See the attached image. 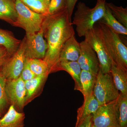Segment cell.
<instances>
[{"mask_svg":"<svg viewBox=\"0 0 127 127\" xmlns=\"http://www.w3.org/2000/svg\"><path fill=\"white\" fill-rule=\"evenodd\" d=\"M92 116L87 117L77 127H92Z\"/></svg>","mask_w":127,"mask_h":127,"instance_id":"31","label":"cell"},{"mask_svg":"<svg viewBox=\"0 0 127 127\" xmlns=\"http://www.w3.org/2000/svg\"><path fill=\"white\" fill-rule=\"evenodd\" d=\"M100 104L93 94L84 98L83 104L77 110V121L75 127H77L87 117L95 113Z\"/></svg>","mask_w":127,"mask_h":127,"instance_id":"12","label":"cell"},{"mask_svg":"<svg viewBox=\"0 0 127 127\" xmlns=\"http://www.w3.org/2000/svg\"></svg>","mask_w":127,"mask_h":127,"instance_id":"35","label":"cell"},{"mask_svg":"<svg viewBox=\"0 0 127 127\" xmlns=\"http://www.w3.org/2000/svg\"><path fill=\"white\" fill-rule=\"evenodd\" d=\"M67 9L66 0H50L48 8L47 15L53 14Z\"/></svg>","mask_w":127,"mask_h":127,"instance_id":"26","label":"cell"},{"mask_svg":"<svg viewBox=\"0 0 127 127\" xmlns=\"http://www.w3.org/2000/svg\"><path fill=\"white\" fill-rule=\"evenodd\" d=\"M105 4L110 10L113 16L119 23L127 28V8L118 6L112 3Z\"/></svg>","mask_w":127,"mask_h":127,"instance_id":"25","label":"cell"},{"mask_svg":"<svg viewBox=\"0 0 127 127\" xmlns=\"http://www.w3.org/2000/svg\"><path fill=\"white\" fill-rule=\"evenodd\" d=\"M96 77V76L92 73L82 70L80 75V82L81 93L84 96V98L93 94Z\"/></svg>","mask_w":127,"mask_h":127,"instance_id":"20","label":"cell"},{"mask_svg":"<svg viewBox=\"0 0 127 127\" xmlns=\"http://www.w3.org/2000/svg\"><path fill=\"white\" fill-rule=\"evenodd\" d=\"M92 127H93V126H92Z\"/></svg>","mask_w":127,"mask_h":127,"instance_id":"34","label":"cell"},{"mask_svg":"<svg viewBox=\"0 0 127 127\" xmlns=\"http://www.w3.org/2000/svg\"><path fill=\"white\" fill-rule=\"evenodd\" d=\"M17 17L15 0H0V19L13 26Z\"/></svg>","mask_w":127,"mask_h":127,"instance_id":"16","label":"cell"},{"mask_svg":"<svg viewBox=\"0 0 127 127\" xmlns=\"http://www.w3.org/2000/svg\"><path fill=\"white\" fill-rule=\"evenodd\" d=\"M25 115L17 111L13 105L0 121V127H25Z\"/></svg>","mask_w":127,"mask_h":127,"instance_id":"15","label":"cell"},{"mask_svg":"<svg viewBox=\"0 0 127 127\" xmlns=\"http://www.w3.org/2000/svg\"><path fill=\"white\" fill-rule=\"evenodd\" d=\"M21 41L12 32L0 29V46L5 48L10 56L18 50Z\"/></svg>","mask_w":127,"mask_h":127,"instance_id":"17","label":"cell"},{"mask_svg":"<svg viewBox=\"0 0 127 127\" xmlns=\"http://www.w3.org/2000/svg\"><path fill=\"white\" fill-rule=\"evenodd\" d=\"M24 38L25 53L26 58L44 59L48 45L44 39L42 28L39 31L34 34L26 35Z\"/></svg>","mask_w":127,"mask_h":127,"instance_id":"9","label":"cell"},{"mask_svg":"<svg viewBox=\"0 0 127 127\" xmlns=\"http://www.w3.org/2000/svg\"><path fill=\"white\" fill-rule=\"evenodd\" d=\"M50 0H47V2H48V4H49V2H50Z\"/></svg>","mask_w":127,"mask_h":127,"instance_id":"33","label":"cell"},{"mask_svg":"<svg viewBox=\"0 0 127 127\" xmlns=\"http://www.w3.org/2000/svg\"><path fill=\"white\" fill-rule=\"evenodd\" d=\"M80 55V44L75 36L71 37L66 41L60 55L59 61H77Z\"/></svg>","mask_w":127,"mask_h":127,"instance_id":"13","label":"cell"},{"mask_svg":"<svg viewBox=\"0 0 127 127\" xmlns=\"http://www.w3.org/2000/svg\"><path fill=\"white\" fill-rule=\"evenodd\" d=\"M119 127H127V97L120 94L116 104Z\"/></svg>","mask_w":127,"mask_h":127,"instance_id":"22","label":"cell"},{"mask_svg":"<svg viewBox=\"0 0 127 127\" xmlns=\"http://www.w3.org/2000/svg\"><path fill=\"white\" fill-rule=\"evenodd\" d=\"M6 81L5 77L0 72V114L5 109L8 101L5 93Z\"/></svg>","mask_w":127,"mask_h":127,"instance_id":"27","label":"cell"},{"mask_svg":"<svg viewBox=\"0 0 127 127\" xmlns=\"http://www.w3.org/2000/svg\"><path fill=\"white\" fill-rule=\"evenodd\" d=\"M117 100L100 106L92 115L93 127H119L116 108Z\"/></svg>","mask_w":127,"mask_h":127,"instance_id":"7","label":"cell"},{"mask_svg":"<svg viewBox=\"0 0 127 127\" xmlns=\"http://www.w3.org/2000/svg\"><path fill=\"white\" fill-rule=\"evenodd\" d=\"M32 11L47 15L48 4L47 0H20Z\"/></svg>","mask_w":127,"mask_h":127,"instance_id":"24","label":"cell"},{"mask_svg":"<svg viewBox=\"0 0 127 127\" xmlns=\"http://www.w3.org/2000/svg\"><path fill=\"white\" fill-rule=\"evenodd\" d=\"M48 74L36 76L33 78L25 82L26 93V100L31 97L35 94Z\"/></svg>","mask_w":127,"mask_h":127,"instance_id":"23","label":"cell"},{"mask_svg":"<svg viewBox=\"0 0 127 127\" xmlns=\"http://www.w3.org/2000/svg\"><path fill=\"white\" fill-rule=\"evenodd\" d=\"M60 70L66 71L71 76L75 81V90L81 92L80 75L82 69L77 61L62 62L60 63Z\"/></svg>","mask_w":127,"mask_h":127,"instance_id":"18","label":"cell"},{"mask_svg":"<svg viewBox=\"0 0 127 127\" xmlns=\"http://www.w3.org/2000/svg\"><path fill=\"white\" fill-rule=\"evenodd\" d=\"M110 73L113 81L120 94L127 97V71L112 64Z\"/></svg>","mask_w":127,"mask_h":127,"instance_id":"14","label":"cell"},{"mask_svg":"<svg viewBox=\"0 0 127 127\" xmlns=\"http://www.w3.org/2000/svg\"><path fill=\"white\" fill-rule=\"evenodd\" d=\"M15 1L17 17L13 26L23 28L26 35L39 31L46 15L32 11L20 0H15Z\"/></svg>","mask_w":127,"mask_h":127,"instance_id":"4","label":"cell"},{"mask_svg":"<svg viewBox=\"0 0 127 127\" xmlns=\"http://www.w3.org/2000/svg\"><path fill=\"white\" fill-rule=\"evenodd\" d=\"M84 37V40L97 55L100 70L104 73H109L112 62L103 45L95 26L87 32Z\"/></svg>","mask_w":127,"mask_h":127,"instance_id":"8","label":"cell"},{"mask_svg":"<svg viewBox=\"0 0 127 127\" xmlns=\"http://www.w3.org/2000/svg\"><path fill=\"white\" fill-rule=\"evenodd\" d=\"M106 11L102 18L98 22L106 25L117 34L127 35V28L124 26L112 15L108 7L105 4Z\"/></svg>","mask_w":127,"mask_h":127,"instance_id":"19","label":"cell"},{"mask_svg":"<svg viewBox=\"0 0 127 127\" xmlns=\"http://www.w3.org/2000/svg\"><path fill=\"white\" fill-rule=\"evenodd\" d=\"M106 0H97V3H104L106 2Z\"/></svg>","mask_w":127,"mask_h":127,"instance_id":"32","label":"cell"},{"mask_svg":"<svg viewBox=\"0 0 127 127\" xmlns=\"http://www.w3.org/2000/svg\"><path fill=\"white\" fill-rule=\"evenodd\" d=\"M10 56L6 49L3 47L0 46V69Z\"/></svg>","mask_w":127,"mask_h":127,"instance_id":"29","label":"cell"},{"mask_svg":"<svg viewBox=\"0 0 127 127\" xmlns=\"http://www.w3.org/2000/svg\"><path fill=\"white\" fill-rule=\"evenodd\" d=\"M79 44L80 55L77 62L82 70L89 72L97 76L100 66L96 53L85 40Z\"/></svg>","mask_w":127,"mask_h":127,"instance_id":"11","label":"cell"},{"mask_svg":"<svg viewBox=\"0 0 127 127\" xmlns=\"http://www.w3.org/2000/svg\"><path fill=\"white\" fill-rule=\"evenodd\" d=\"M5 93L7 101L14 107L22 109L26 98L25 82L20 77L17 79L6 80Z\"/></svg>","mask_w":127,"mask_h":127,"instance_id":"10","label":"cell"},{"mask_svg":"<svg viewBox=\"0 0 127 127\" xmlns=\"http://www.w3.org/2000/svg\"><path fill=\"white\" fill-rule=\"evenodd\" d=\"M93 94L100 106L116 101L120 95L110 73H104L100 69L96 77Z\"/></svg>","mask_w":127,"mask_h":127,"instance_id":"5","label":"cell"},{"mask_svg":"<svg viewBox=\"0 0 127 127\" xmlns=\"http://www.w3.org/2000/svg\"><path fill=\"white\" fill-rule=\"evenodd\" d=\"M25 50L24 38L21 41L18 50L7 59L1 68L0 72L6 80L17 79L20 76L26 59Z\"/></svg>","mask_w":127,"mask_h":127,"instance_id":"6","label":"cell"},{"mask_svg":"<svg viewBox=\"0 0 127 127\" xmlns=\"http://www.w3.org/2000/svg\"><path fill=\"white\" fill-rule=\"evenodd\" d=\"M41 28L48 45L43 59L47 63L49 73L60 70L59 59L62 50L66 41L75 35L67 9L46 16Z\"/></svg>","mask_w":127,"mask_h":127,"instance_id":"1","label":"cell"},{"mask_svg":"<svg viewBox=\"0 0 127 127\" xmlns=\"http://www.w3.org/2000/svg\"><path fill=\"white\" fill-rule=\"evenodd\" d=\"M94 26L112 64L127 71V48L117 34L104 24Z\"/></svg>","mask_w":127,"mask_h":127,"instance_id":"2","label":"cell"},{"mask_svg":"<svg viewBox=\"0 0 127 127\" xmlns=\"http://www.w3.org/2000/svg\"><path fill=\"white\" fill-rule=\"evenodd\" d=\"M105 3H96L92 8L87 6L83 2L78 4L72 23L76 26L79 37H84L87 32L92 29L95 24L102 18L106 11Z\"/></svg>","mask_w":127,"mask_h":127,"instance_id":"3","label":"cell"},{"mask_svg":"<svg viewBox=\"0 0 127 127\" xmlns=\"http://www.w3.org/2000/svg\"><path fill=\"white\" fill-rule=\"evenodd\" d=\"M36 76L32 72L27 65L26 62H25V66L20 75V77L24 82L28 81Z\"/></svg>","mask_w":127,"mask_h":127,"instance_id":"28","label":"cell"},{"mask_svg":"<svg viewBox=\"0 0 127 127\" xmlns=\"http://www.w3.org/2000/svg\"><path fill=\"white\" fill-rule=\"evenodd\" d=\"M78 0H66L67 4V9L70 18H71L73 9L76 3Z\"/></svg>","mask_w":127,"mask_h":127,"instance_id":"30","label":"cell"},{"mask_svg":"<svg viewBox=\"0 0 127 127\" xmlns=\"http://www.w3.org/2000/svg\"><path fill=\"white\" fill-rule=\"evenodd\" d=\"M26 62L31 70L36 76L50 73L47 63L43 59L26 58Z\"/></svg>","mask_w":127,"mask_h":127,"instance_id":"21","label":"cell"}]
</instances>
